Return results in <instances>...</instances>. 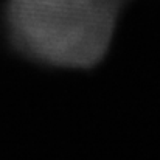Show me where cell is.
Masks as SVG:
<instances>
[{
  "label": "cell",
  "instance_id": "cell-1",
  "mask_svg": "<svg viewBox=\"0 0 160 160\" xmlns=\"http://www.w3.org/2000/svg\"><path fill=\"white\" fill-rule=\"evenodd\" d=\"M129 0H6L9 44L39 64L90 68L110 47Z\"/></svg>",
  "mask_w": 160,
  "mask_h": 160
}]
</instances>
